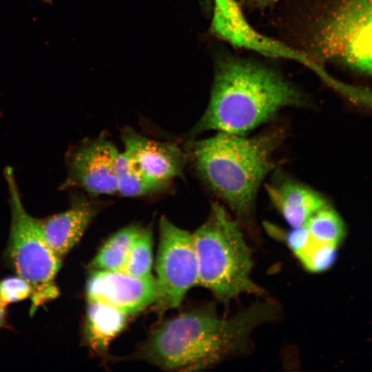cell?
Masks as SVG:
<instances>
[{
  "label": "cell",
  "mask_w": 372,
  "mask_h": 372,
  "mask_svg": "<svg viewBox=\"0 0 372 372\" xmlns=\"http://www.w3.org/2000/svg\"><path fill=\"white\" fill-rule=\"evenodd\" d=\"M11 212L10 235L3 258L16 275L31 286L30 313L59 295L54 279L61 260L47 245L39 227L37 218L25 210L12 167L5 169Z\"/></svg>",
  "instance_id": "cell-6"
},
{
  "label": "cell",
  "mask_w": 372,
  "mask_h": 372,
  "mask_svg": "<svg viewBox=\"0 0 372 372\" xmlns=\"http://www.w3.org/2000/svg\"><path fill=\"white\" fill-rule=\"evenodd\" d=\"M285 136L281 127L252 137L218 132L192 143L189 157L210 191L247 224L259 187L276 166L273 156Z\"/></svg>",
  "instance_id": "cell-3"
},
{
  "label": "cell",
  "mask_w": 372,
  "mask_h": 372,
  "mask_svg": "<svg viewBox=\"0 0 372 372\" xmlns=\"http://www.w3.org/2000/svg\"><path fill=\"white\" fill-rule=\"evenodd\" d=\"M43 1H45V2H47V3H49L50 2V0H42Z\"/></svg>",
  "instance_id": "cell-22"
},
{
  "label": "cell",
  "mask_w": 372,
  "mask_h": 372,
  "mask_svg": "<svg viewBox=\"0 0 372 372\" xmlns=\"http://www.w3.org/2000/svg\"><path fill=\"white\" fill-rule=\"evenodd\" d=\"M32 293L30 284L17 275L0 280V300L6 305L30 298Z\"/></svg>",
  "instance_id": "cell-18"
},
{
  "label": "cell",
  "mask_w": 372,
  "mask_h": 372,
  "mask_svg": "<svg viewBox=\"0 0 372 372\" xmlns=\"http://www.w3.org/2000/svg\"><path fill=\"white\" fill-rule=\"evenodd\" d=\"M271 202L291 227L305 225L317 211L327 205L320 193L292 179H283L267 186Z\"/></svg>",
  "instance_id": "cell-12"
},
{
  "label": "cell",
  "mask_w": 372,
  "mask_h": 372,
  "mask_svg": "<svg viewBox=\"0 0 372 372\" xmlns=\"http://www.w3.org/2000/svg\"><path fill=\"white\" fill-rule=\"evenodd\" d=\"M304 94L274 69L234 57L215 70L207 107L192 134L216 130L247 135L287 107L304 106Z\"/></svg>",
  "instance_id": "cell-2"
},
{
  "label": "cell",
  "mask_w": 372,
  "mask_h": 372,
  "mask_svg": "<svg viewBox=\"0 0 372 372\" xmlns=\"http://www.w3.org/2000/svg\"><path fill=\"white\" fill-rule=\"evenodd\" d=\"M295 13L291 47L372 76V0H302Z\"/></svg>",
  "instance_id": "cell-4"
},
{
  "label": "cell",
  "mask_w": 372,
  "mask_h": 372,
  "mask_svg": "<svg viewBox=\"0 0 372 372\" xmlns=\"http://www.w3.org/2000/svg\"><path fill=\"white\" fill-rule=\"evenodd\" d=\"M127 315L109 304L88 301L84 324L85 340L96 352H104L124 328Z\"/></svg>",
  "instance_id": "cell-13"
},
{
  "label": "cell",
  "mask_w": 372,
  "mask_h": 372,
  "mask_svg": "<svg viewBox=\"0 0 372 372\" xmlns=\"http://www.w3.org/2000/svg\"><path fill=\"white\" fill-rule=\"evenodd\" d=\"M6 304L0 300V328L6 327L8 324Z\"/></svg>",
  "instance_id": "cell-21"
},
{
  "label": "cell",
  "mask_w": 372,
  "mask_h": 372,
  "mask_svg": "<svg viewBox=\"0 0 372 372\" xmlns=\"http://www.w3.org/2000/svg\"><path fill=\"white\" fill-rule=\"evenodd\" d=\"M243 5L256 9H265L274 6L280 0H239Z\"/></svg>",
  "instance_id": "cell-20"
},
{
  "label": "cell",
  "mask_w": 372,
  "mask_h": 372,
  "mask_svg": "<svg viewBox=\"0 0 372 372\" xmlns=\"http://www.w3.org/2000/svg\"><path fill=\"white\" fill-rule=\"evenodd\" d=\"M311 240L316 245L340 247L347 230L340 215L329 205L313 214L305 223Z\"/></svg>",
  "instance_id": "cell-16"
},
{
  "label": "cell",
  "mask_w": 372,
  "mask_h": 372,
  "mask_svg": "<svg viewBox=\"0 0 372 372\" xmlns=\"http://www.w3.org/2000/svg\"><path fill=\"white\" fill-rule=\"evenodd\" d=\"M275 311L266 302L229 318L204 309L185 311L156 327L135 357L164 370L203 368L243 350L254 329L272 320Z\"/></svg>",
  "instance_id": "cell-1"
},
{
  "label": "cell",
  "mask_w": 372,
  "mask_h": 372,
  "mask_svg": "<svg viewBox=\"0 0 372 372\" xmlns=\"http://www.w3.org/2000/svg\"><path fill=\"white\" fill-rule=\"evenodd\" d=\"M152 232L148 227L142 229L128 253L122 271L138 278L152 276Z\"/></svg>",
  "instance_id": "cell-17"
},
{
  "label": "cell",
  "mask_w": 372,
  "mask_h": 372,
  "mask_svg": "<svg viewBox=\"0 0 372 372\" xmlns=\"http://www.w3.org/2000/svg\"><path fill=\"white\" fill-rule=\"evenodd\" d=\"M156 271L158 296L154 304L159 312L178 307L187 292L198 285V262L192 235L165 217L159 223Z\"/></svg>",
  "instance_id": "cell-7"
},
{
  "label": "cell",
  "mask_w": 372,
  "mask_h": 372,
  "mask_svg": "<svg viewBox=\"0 0 372 372\" xmlns=\"http://www.w3.org/2000/svg\"><path fill=\"white\" fill-rule=\"evenodd\" d=\"M116 173L117 192L127 197L156 194L165 190L169 185L145 172L125 152L118 154Z\"/></svg>",
  "instance_id": "cell-14"
},
{
  "label": "cell",
  "mask_w": 372,
  "mask_h": 372,
  "mask_svg": "<svg viewBox=\"0 0 372 372\" xmlns=\"http://www.w3.org/2000/svg\"><path fill=\"white\" fill-rule=\"evenodd\" d=\"M100 208L99 203L78 202L65 211L37 218L44 240L59 258L80 240Z\"/></svg>",
  "instance_id": "cell-11"
},
{
  "label": "cell",
  "mask_w": 372,
  "mask_h": 372,
  "mask_svg": "<svg viewBox=\"0 0 372 372\" xmlns=\"http://www.w3.org/2000/svg\"><path fill=\"white\" fill-rule=\"evenodd\" d=\"M287 245L298 257L310 243L311 238L308 230L304 225L291 228L285 236Z\"/></svg>",
  "instance_id": "cell-19"
},
{
  "label": "cell",
  "mask_w": 372,
  "mask_h": 372,
  "mask_svg": "<svg viewBox=\"0 0 372 372\" xmlns=\"http://www.w3.org/2000/svg\"><path fill=\"white\" fill-rule=\"evenodd\" d=\"M125 151L145 172L169 183L181 176L188 156L176 144L147 138L130 127L121 130Z\"/></svg>",
  "instance_id": "cell-10"
},
{
  "label": "cell",
  "mask_w": 372,
  "mask_h": 372,
  "mask_svg": "<svg viewBox=\"0 0 372 372\" xmlns=\"http://www.w3.org/2000/svg\"><path fill=\"white\" fill-rule=\"evenodd\" d=\"M142 228L130 225L112 235L91 262L95 270L121 271L128 253Z\"/></svg>",
  "instance_id": "cell-15"
},
{
  "label": "cell",
  "mask_w": 372,
  "mask_h": 372,
  "mask_svg": "<svg viewBox=\"0 0 372 372\" xmlns=\"http://www.w3.org/2000/svg\"><path fill=\"white\" fill-rule=\"evenodd\" d=\"M88 301L112 306L127 316L155 304L158 296L156 279L138 278L122 271L95 270L86 283Z\"/></svg>",
  "instance_id": "cell-9"
},
{
  "label": "cell",
  "mask_w": 372,
  "mask_h": 372,
  "mask_svg": "<svg viewBox=\"0 0 372 372\" xmlns=\"http://www.w3.org/2000/svg\"><path fill=\"white\" fill-rule=\"evenodd\" d=\"M119 153L104 136L83 141L68 155L65 185L80 187L93 195L117 192L116 164Z\"/></svg>",
  "instance_id": "cell-8"
},
{
  "label": "cell",
  "mask_w": 372,
  "mask_h": 372,
  "mask_svg": "<svg viewBox=\"0 0 372 372\" xmlns=\"http://www.w3.org/2000/svg\"><path fill=\"white\" fill-rule=\"evenodd\" d=\"M192 235L198 262V285L225 303L242 293H264L251 278V250L240 224L223 206L213 203L207 220Z\"/></svg>",
  "instance_id": "cell-5"
}]
</instances>
